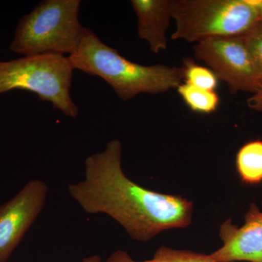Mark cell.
<instances>
[{
    "label": "cell",
    "mask_w": 262,
    "mask_h": 262,
    "mask_svg": "<svg viewBox=\"0 0 262 262\" xmlns=\"http://www.w3.org/2000/svg\"><path fill=\"white\" fill-rule=\"evenodd\" d=\"M122 143L108 141L84 160V178L69 185L71 196L89 214L116 221L131 238L146 243L168 229L192 224L193 202L141 187L127 178L121 165Z\"/></svg>",
    "instance_id": "obj_1"
},
{
    "label": "cell",
    "mask_w": 262,
    "mask_h": 262,
    "mask_svg": "<svg viewBox=\"0 0 262 262\" xmlns=\"http://www.w3.org/2000/svg\"><path fill=\"white\" fill-rule=\"evenodd\" d=\"M68 58L74 70L106 81L123 101L140 94L166 92L178 88L183 80L182 67L144 66L129 61L88 28L78 49Z\"/></svg>",
    "instance_id": "obj_2"
},
{
    "label": "cell",
    "mask_w": 262,
    "mask_h": 262,
    "mask_svg": "<svg viewBox=\"0 0 262 262\" xmlns=\"http://www.w3.org/2000/svg\"><path fill=\"white\" fill-rule=\"evenodd\" d=\"M80 0H44L19 20L10 51L24 56L72 54L84 28L79 20Z\"/></svg>",
    "instance_id": "obj_3"
},
{
    "label": "cell",
    "mask_w": 262,
    "mask_h": 262,
    "mask_svg": "<svg viewBox=\"0 0 262 262\" xmlns=\"http://www.w3.org/2000/svg\"><path fill=\"white\" fill-rule=\"evenodd\" d=\"M173 40L242 37L261 21L254 0H171Z\"/></svg>",
    "instance_id": "obj_4"
},
{
    "label": "cell",
    "mask_w": 262,
    "mask_h": 262,
    "mask_svg": "<svg viewBox=\"0 0 262 262\" xmlns=\"http://www.w3.org/2000/svg\"><path fill=\"white\" fill-rule=\"evenodd\" d=\"M74 68L68 56L44 54L0 61V95L29 91L66 116L76 118L78 108L71 98Z\"/></svg>",
    "instance_id": "obj_5"
},
{
    "label": "cell",
    "mask_w": 262,
    "mask_h": 262,
    "mask_svg": "<svg viewBox=\"0 0 262 262\" xmlns=\"http://www.w3.org/2000/svg\"><path fill=\"white\" fill-rule=\"evenodd\" d=\"M196 58L204 61L219 80L228 84L232 94L250 92L255 94L262 85L261 78L244 36L218 37L196 43Z\"/></svg>",
    "instance_id": "obj_6"
},
{
    "label": "cell",
    "mask_w": 262,
    "mask_h": 262,
    "mask_svg": "<svg viewBox=\"0 0 262 262\" xmlns=\"http://www.w3.org/2000/svg\"><path fill=\"white\" fill-rule=\"evenodd\" d=\"M48 187L33 179L10 201L0 205V262H8L29 229L40 214Z\"/></svg>",
    "instance_id": "obj_7"
},
{
    "label": "cell",
    "mask_w": 262,
    "mask_h": 262,
    "mask_svg": "<svg viewBox=\"0 0 262 262\" xmlns=\"http://www.w3.org/2000/svg\"><path fill=\"white\" fill-rule=\"evenodd\" d=\"M222 247L209 255L215 262H262V211L255 203L250 204L245 223L238 227L232 220L220 226Z\"/></svg>",
    "instance_id": "obj_8"
},
{
    "label": "cell",
    "mask_w": 262,
    "mask_h": 262,
    "mask_svg": "<svg viewBox=\"0 0 262 262\" xmlns=\"http://www.w3.org/2000/svg\"><path fill=\"white\" fill-rule=\"evenodd\" d=\"M138 19V34L154 53L167 49V30L171 15V0H132Z\"/></svg>",
    "instance_id": "obj_9"
},
{
    "label": "cell",
    "mask_w": 262,
    "mask_h": 262,
    "mask_svg": "<svg viewBox=\"0 0 262 262\" xmlns=\"http://www.w3.org/2000/svg\"><path fill=\"white\" fill-rule=\"evenodd\" d=\"M236 169L241 182L248 185L262 183V141H248L236 155Z\"/></svg>",
    "instance_id": "obj_10"
},
{
    "label": "cell",
    "mask_w": 262,
    "mask_h": 262,
    "mask_svg": "<svg viewBox=\"0 0 262 262\" xmlns=\"http://www.w3.org/2000/svg\"><path fill=\"white\" fill-rule=\"evenodd\" d=\"M101 262H215L209 255L188 250H177L163 246L157 249L151 259L136 261L126 251L117 250L107 259Z\"/></svg>",
    "instance_id": "obj_11"
},
{
    "label": "cell",
    "mask_w": 262,
    "mask_h": 262,
    "mask_svg": "<svg viewBox=\"0 0 262 262\" xmlns=\"http://www.w3.org/2000/svg\"><path fill=\"white\" fill-rule=\"evenodd\" d=\"M177 91L186 104L195 113L211 114L220 104V97L215 91L198 89L187 83L179 84Z\"/></svg>",
    "instance_id": "obj_12"
},
{
    "label": "cell",
    "mask_w": 262,
    "mask_h": 262,
    "mask_svg": "<svg viewBox=\"0 0 262 262\" xmlns=\"http://www.w3.org/2000/svg\"><path fill=\"white\" fill-rule=\"evenodd\" d=\"M182 69L185 83L211 91H215L218 87L219 78L211 69L196 64L189 58L184 61Z\"/></svg>",
    "instance_id": "obj_13"
},
{
    "label": "cell",
    "mask_w": 262,
    "mask_h": 262,
    "mask_svg": "<svg viewBox=\"0 0 262 262\" xmlns=\"http://www.w3.org/2000/svg\"><path fill=\"white\" fill-rule=\"evenodd\" d=\"M253 63L262 82V21L258 22L248 34L244 36Z\"/></svg>",
    "instance_id": "obj_14"
},
{
    "label": "cell",
    "mask_w": 262,
    "mask_h": 262,
    "mask_svg": "<svg viewBox=\"0 0 262 262\" xmlns=\"http://www.w3.org/2000/svg\"><path fill=\"white\" fill-rule=\"evenodd\" d=\"M248 106L256 111L262 112V85L253 94V96L247 100Z\"/></svg>",
    "instance_id": "obj_15"
},
{
    "label": "cell",
    "mask_w": 262,
    "mask_h": 262,
    "mask_svg": "<svg viewBox=\"0 0 262 262\" xmlns=\"http://www.w3.org/2000/svg\"><path fill=\"white\" fill-rule=\"evenodd\" d=\"M101 258L98 255H93L89 257L84 258L81 262H101Z\"/></svg>",
    "instance_id": "obj_16"
},
{
    "label": "cell",
    "mask_w": 262,
    "mask_h": 262,
    "mask_svg": "<svg viewBox=\"0 0 262 262\" xmlns=\"http://www.w3.org/2000/svg\"><path fill=\"white\" fill-rule=\"evenodd\" d=\"M255 4L257 6L258 11H259L260 16L262 21V0H254Z\"/></svg>",
    "instance_id": "obj_17"
}]
</instances>
